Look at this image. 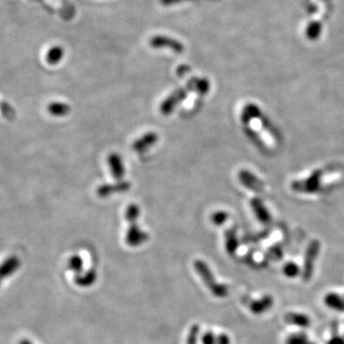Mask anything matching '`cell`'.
Listing matches in <instances>:
<instances>
[{"instance_id": "17", "label": "cell", "mask_w": 344, "mask_h": 344, "mask_svg": "<svg viewBox=\"0 0 344 344\" xmlns=\"http://www.w3.org/2000/svg\"><path fill=\"white\" fill-rule=\"evenodd\" d=\"M49 113L56 117H64L70 112V106L64 103H52L48 105Z\"/></svg>"}, {"instance_id": "28", "label": "cell", "mask_w": 344, "mask_h": 344, "mask_svg": "<svg viewBox=\"0 0 344 344\" xmlns=\"http://www.w3.org/2000/svg\"><path fill=\"white\" fill-rule=\"evenodd\" d=\"M34 344L31 341H29V340H21L20 342H19V344Z\"/></svg>"}, {"instance_id": "22", "label": "cell", "mask_w": 344, "mask_h": 344, "mask_svg": "<svg viewBox=\"0 0 344 344\" xmlns=\"http://www.w3.org/2000/svg\"><path fill=\"white\" fill-rule=\"evenodd\" d=\"M283 272H284V274H285L286 276L292 278V277L297 276V275L299 274V269H298V267H297L295 264H293V263H289V264H287L286 266H285Z\"/></svg>"}, {"instance_id": "7", "label": "cell", "mask_w": 344, "mask_h": 344, "mask_svg": "<svg viewBox=\"0 0 344 344\" xmlns=\"http://www.w3.org/2000/svg\"><path fill=\"white\" fill-rule=\"evenodd\" d=\"M107 161L110 167L111 173L113 175V178L117 181H122L125 173V169L120 156L117 153H112L108 156Z\"/></svg>"}, {"instance_id": "20", "label": "cell", "mask_w": 344, "mask_h": 344, "mask_svg": "<svg viewBox=\"0 0 344 344\" xmlns=\"http://www.w3.org/2000/svg\"><path fill=\"white\" fill-rule=\"evenodd\" d=\"M229 214L226 211H216L211 215V222L216 225V226H222L225 224V222L228 220Z\"/></svg>"}, {"instance_id": "12", "label": "cell", "mask_w": 344, "mask_h": 344, "mask_svg": "<svg viewBox=\"0 0 344 344\" xmlns=\"http://www.w3.org/2000/svg\"><path fill=\"white\" fill-rule=\"evenodd\" d=\"M96 280H97V272L95 269H90L84 275L81 274L75 275V283L78 286L83 287V288H88L94 285Z\"/></svg>"}, {"instance_id": "27", "label": "cell", "mask_w": 344, "mask_h": 344, "mask_svg": "<svg viewBox=\"0 0 344 344\" xmlns=\"http://www.w3.org/2000/svg\"><path fill=\"white\" fill-rule=\"evenodd\" d=\"M328 344H344V340L342 338H334L330 341V343Z\"/></svg>"}, {"instance_id": "15", "label": "cell", "mask_w": 344, "mask_h": 344, "mask_svg": "<svg viewBox=\"0 0 344 344\" xmlns=\"http://www.w3.org/2000/svg\"><path fill=\"white\" fill-rule=\"evenodd\" d=\"M325 304L337 311H344V300L337 293H328L324 298Z\"/></svg>"}, {"instance_id": "9", "label": "cell", "mask_w": 344, "mask_h": 344, "mask_svg": "<svg viewBox=\"0 0 344 344\" xmlns=\"http://www.w3.org/2000/svg\"><path fill=\"white\" fill-rule=\"evenodd\" d=\"M20 266V261L17 257H11L7 258L0 265V282L9 276H11L14 273H16Z\"/></svg>"}, {"instance_id": "10", "label": "cell", "mask_w": 344, "mask_h": 344, "mask_svg": "<svg viewBox=\"0 0 344 344\" xmlns=\"http://www.w3.org/2000/svg\"><path fill=\"white\" fill-rule=\"evenodd\" d=\"M187 86L190 91H195L201 96H206L210 89L208 80L205 78H192L188 82Z\"/></svg>"}, {"instance_id": "23", "label": "cell", "mask_w": 344, "mask_h": 344, "mask_svg": "<svg viewBox=\"0 0 344 344\" xmlns=\"http://www.w3.org/2000/svg\"><path fill=\"white\" fill-rule=\"evenodd\" d=\"M287 344H313L308 342L307 338L303 335H293L287 340Z\"/></svg>"}, {"instance_id": "21", "label": "cell", "mask_w": 344, "mask_h": 344, "mask_svg": "<svg viewBox=\"0 0 344 344\" xmlns=\"http://www.w3.org/2000/svg\"><path fill=\"white\" fill-rule=\"evenodd\" d=\"M200 334V327L197 324H194L190 327L188 339H187V344H196L198 341V337Z\"/></svg>"}, {"instance_id": "4", "label": "cell", "mask_w": 344, "mask_h": 344, "mask_svg": "<svg viewBox=\"0 0 344 344\" xmlns=\"http://www.w3.org/2000/svg\"><path fill=\"white\" fill-rule=\"evenodd\" d=\"M149 239L148 234L143 231L137 225V222L129 223V228L126 231L125 242L130 247H139L143 243L147 242Z\"/></svg>"}, {"instance_id": "25", "label": "cell", "mask_w": 344, "mask_h": 344, "mask_svg": "<svg viewBox=\"0 0 344 344\" xmlns=\"http://www.w3.org/2000/svg\"><path fill=\"white\" fill-rule=\"evenodd\" d=\"M189 72H190V67L188 65H181L177 70V74L179 77H183Z\"/></svg>"}, {"instance_id": "13", "label": "cell", "mask_w": 344, "mask_h": 344, "mask_svg": "<svg viewBox=\"0 0 344 344\" xmlns=\"http://www.w3.org/2000/svg\"><path fill=\"white\" fill-rule=\"evenodd\" d=\"M64 57V49L61 46H53L51 47L46 54V61L50 65H56L60 62V60Z\"/></svg>"}, {"instance_id": "19", "label": "cell", "mask_w": 344, "mask_h": 344, "mask_svg": "<svg viewBox=\"0 0 344 344\" xmlns=\"http://www.w3.org/2000/svg\"><path fill=\"white\" fill-rule=\"evenodd\" d=\"M140 207L139 206H137L136 204H131L127 206L126 210H125V218L128 221V223L131 222H137V220L140 217Z\"/></svg>"}, {"instance_id": "11", "label": "cell", "mask_w": 344, "mask_h": 344, "mask_svg": "<svg viewBox=\"0 0 344 344\" xmlns=\"http://www.w3.org/2000/svg\"><path fill=\"white\" fill-rule=\"evenodd\" d=\"M202 344H230V339L226 334L216 335L211 331L203 334L201 338Z\"/></svg>"}, {"instance_id": "24", "label": "cell", "mask_w": 344, "mask_h": 344, "mask_svg": "<svg viewBox=\"0 0 344 344\" xmlns=\"http://www.w3.org/2000/svg\"><path fill=\"white\" fill-rule=\"evenodd\" d=\"M0 109L2 111V114L4 115L7 119H13L15 116V111L12 108V106L6 103H0Z\"/></svg>"}, {"instance_id": "26", "label": "cell", "mask_w": 344, "mask_h": 344, "mask_svg": "<svg viewBox=\"0 0 344 344\" xmlns=\"http://www.w3.org/2000/svg\"><path fill=\"white\" fill-rule=\"evenodd\" d=\"M186 1H190V0H160L161 4H163L165 6L179 4V3H182V2H186Z\"/></svg>"}, {"instance_id": "16", "label": "cell", "mask_w": 344, "mask_h": 344, "mask_svg": "<svg viewBox=\"0 0 344 344\" xmlns=\"http://www.w3.org/2000/svg\"><path fill=\"white\" fill-rule=\"evenodd\" d=\"M226 249L229 255H234L238 249V239L235 234V230L229 229L226 231Z\"/></svg>"}, {"instance_id": "2", "label": "cell", "mask_w": 344, "mask_h": 344, "mask_svg": "<svg viewBox=\"0 0 344 344\" xmlns=\"http://www.w3.org/2000/svg\"><path fill=\"white\" fill-rule=\"evenodd\" d=\"M189 92L190 90L189 89L188 86L177 89L174 92H172V94L161 103L160 105L161 113L165 116L172 114L173 110L176 108V106H178L182 102L186 100Z\"/></svg>"}, {"instance_id": "18", "label": "cell", "mask_w": 344, "mask_h": 344, "mask_svg": "<svg viewBox=\"0 0 344 344\" xmlns=\"http://www.w3.org/2000/svg\"><path fill=\"white\" fill-rule=\"evenodd\" d=\"M68 269L75 273V275H81L84 269V260L78 255H75L68 260Z\"/></svg>"}, {"instance_id": "14", "label": "cell", "mask_w": 344, "mask_h": 344, "mask_svg": "<svg viewBox=\"0 0 344 344\" xmlns=\"http://www.w3.org/2000/svg\"><path fill=\"white\" fill-rule=\"evenodd\" d=\"M287 323H291L300 327H307L310 325V318L307 315L296 313H289L285 315Z\"/></svg>"}, {"instance_id": "3", "label": "cell", "mask_w": 344, "mask_h": 344, "mask_svg": "<svg viewBox=\"0 0 344 344\" xmlns=\"http://www.w3.org/2000/svg\"><path fill=\"white\" fill-rule=\"evenodd\" d=\"M149 45L154 49H170L175 53L181 54L185 51V46L183 43L173 37L157 34L150 38Z\"/></svg>"}, {"instance_id": "1", "label": "cell", "mask_w": 344, "mask_h": 344, "mask_svg": "<svg viewBox=\"0 0 344 344\" xmlns=\"http://www.w3.org/2000/svg\"><path fill=\"white\" fill-rule=\"evenodd\" d=\"M194 269L196 271V273L199 275L201 279L203 280L204 284L207 287V289L209 290V292L216 297L222 298L225 297L229 294V288L225 284L219 283L212 272L210 271L209 267L207 266L206 263H205L202 260H196L193 264Z\"/></svg>"}, {"instance_id": "8", "label": "cell", "mask_w": 344, "mask_h": 344, "mask_svg": "<svg viewBox=\"0 0 344 344\" xmlns=\"http://www.w3.org/2000/svg\"><path fill=\"white\" fill-rule=\"evenodd\" d=\"M274 305V299L270 295H265L258 300H252L249 303V309L255 315H261L269 311Z\"/></svg>"}, {"instance_id": "6", "label": "cell", "mask_w": 344, "mask_h": 344, "mask_svg": "<svg viewBox=\"0 0 344 344\" xmlns=\"http://www.w3.org/2000/svg\"><path fill=\"white\" fill-rule=\"evenodd\" d=\"M158 140H159V136L157 133L148 132L143 135L141 138L137 139L132 144V148L138 153H143L144 151L148 150L150 147H152L158 142Z\"/></svg>"}, {"instance_id": "5", "label": "cell", "mask_w": 344, "mask_h": 344, "mask_svg": "<svg viewBox=\"0 0 344 344\" xmlns=\"http://www.w3.org/2000/svg\"><path fill=\"white\" fill-rule=\"evenodd\" d=\"M131 184L127 181H118L115 184H104L97 189L98 196L104 198L117 193H123L129 190Z\"/></svg>"}]
</instances>
